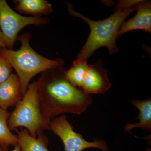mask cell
<instances>
[{
  "mask_svg": "<svg viewBox=\"0 0 151 151\" xmlns=\"http://www.w3.org/2000/svg\"><path fill=\"white\" fill-rule=\"evenodd\" d=\"M63 66L42 72L36 81L42 115L48 122L64 113L80 115L92 104V95L70 84Z\"/></svg>",
  "mask_w": 151,
  "mask_h": 151,
  "instance_id": "1",
  "label": "cell"
},
{
  "mask_svg": "<svg viewBox=\"0 0 151 151\" xmlns=\"http://www.w3.org/2000/svg\"><path fill=\"white\" fill-rule=\"evenodd\" d=\"M71 15L80 18L86 22L90 28V33L86 42L78 55L77 60H87L97 49L106 47L110 54L119 51L116 40L119 38L120 27L131 13L136 11L135 6L122 11H116L113 14L103 20H92L73 10L70 4L68 5Z\"/></svg>",
  "mask_w": 151,
  "mask_h": 151,
  "instance_id": "2",
  "label": "cell"
},
{
  "mask_svg": "<svg viewBox=\"0 0 151 151\" xmlns=\"http://www.w3.org/2000/svg\"><path fill=\"white\" fill-rule=\"evenodd\" d=\"M31 35L28 33L17 37L21 46L17 50L0 49L4 55L17 72L21 82V93L23 96L32 79L38 73L63 66L61 60L48 59L36 52L29 44Z\"/></svg>",
  "mask_w": 151,
  "mask_h": 151,
  "instance_id": "3",
  "label": "cell"
},
{
  "mask_svg": "<svg viewBox=\"0 0 151 151\" xmlns=\"http://www.w3.org/2000/svg\"><path fill=\"white\" fill-rule=\"evenodd\" d=\"M41 110L37 92V83L34 81L28 86L22 98L16 105L8 121L11 130L24 127L31 136L36 138L44 130L49 129V124Z\"/></svg>",
  "mask_w": 151,
  "mask_h": 151,
  "instance_id": "4",
  "label": "cell"
},
{
  "mask_svg": "<svg viewBox=\"0 0 151 151\" xmlns=\"http://www.w3.org/2000/svg\"><path fill=\"white\" fill-rule=\"evenodd\" d=\"M49 129L60 138L64 145V151H83L88 148L97 149L102 151L109 150L104 140L96 139L93 142H89L81 134L75 132L65 115L52 120L49 124Z\"/></svg>",
  "mask_w": 151,
  "mask_h": 151,
  "instance_id": "5",
  "label": "cell"
},
{
  "mask_svg": "<svg viewBox=\"0 0 151 151\" xmlns=\"http://www.w3.org/2000/svg\"><path fill=\"white\" fill-rule=\"evenodd\" d=\"M48 22L45 18L21 15L11 8L5 0H0V29L5 39L6 48L12 50L18 34L24 27Z\"/></svg>",
  "mask_w": 151,
  "mask_h": 151,
  "instance_id": "6",
  "label": "cell"
},
{
  "mask_svg": "<svg viewBox=\"0 0 151 151\" xmlns=\"http://www.w3.org/2000/svg\"><path fill=\"white\" fill-rule=\"evenodd\" d=\"M112 86L107 70L103 67L101 60L88 65V70L81 88L84 93L90 95L103 94Z\"/></svg>",
  "mask_w": 151,
  "mask_h": 151,
  "instance_id": "7",
  "label": "cell"
},
{
  "mask_svg": "<svg viewBox=\"0 0 151 151\" xmlns=\"http://www.w3.org/2000/svg\"><path fill=\"white\" fill-rule=\"evenodd\" d=\"M137 14L134 17L124 22L119 32V37L132 31L142 30L151 32V1H140L135 5Z\"/></svg>",
  "mask_w": 151,
  "mask_h": 151,
  "instance_id": "8",
  "label": "cell"
},
{
  "mask_svg": "<svg viewBox=\"0 0 151 151\" xmlns=\"http://www.w3.org/2000/svg\"><path fill=\"white\" fill-rule=\"evenodd\" d=\"M21 82L18 76L12 73L6 80L0 84V108L7 110L16 105L22 98Z\"/></svg>",
  "mask_w": 151,
  "mask_h": 151,
  "instance_id": "9",
  "label": "cell"
},
{
  "mask_svg": "<svg viewBox=\"0 0 151 151\" xmlns=\"http://www.w3.org/2000/svg\"><path fill=\"white\" fill-rule=\"evenodd\" d=\"M132 105L139 111L136 119L138 123H128L124 127L126 133L130 132L135 128H140L151 132V97L144 100H132Z\"/></svg>",
  "mask_w": 151,
  "mask_h": 151,
  "instance_id": "10",
  "label": "cell"
},
{
  "mask_svg": "<svg viewBox=\"0 0 151 151\" xmlns=\"http://www.w3.org/2000/svg\"><path fill=\"white\" fill-rule=\"evenodd\" d=\"M16 132L21 151H50L47 148V139L42 133L38 135L37 138L31 136L26 129L17 130Z\"/></svg>",
  "mask_w": 151,
  "mask_h": 151,
  "instance_id": "11",
  "label": "cell"
},
{
  "mask_svg": "<svg viewBox=\"0 0 151 151\" xmlns=\"http://www.w3.org/2000/svg\"><path fill=\"white\" fill-rule=\"evenodd\" d=\"M15 8L22 13L40 17L53 12L51 4L45 0H17L14 1Z\"/></svg>",
  "mask_w": 151,
  "mask_h": 151,
  "instance_id": "12",
  "label": "cell"
},
{
  "mask_svg": "<svg viewBox=\"0 0 151 151\" xmlns=\"http://www.w3.org/2000/svg\"><path fill=\"white\" fill-rule=\"evenodd\" d=\"M10 115L7 110L0 108V147L4 150L18 144L17 137L12 133L9 127L8 121Z\"/></svg>",
  "mask_w": 151,
  "mask_h": 151,
  "instance_id": "13",
  "label": "cell"
},
{
  "mask_svg": "<svg viewBox=\"0 0 151 151\" xmlns=\"http://www.w3.org/2000/svg\"><path fill=\"white\" fill-rule=\"evenodd\" d=\"M88 65L87 60H76L71 67L65 70V77L70 84L81 89L88 70Z\"/></svg>",
  "mask_w": 151,
  "mask_h": 151,
  "instance_id": "14",
  "label": "cell"
},
{
  "mask_svg": "<svg viewBox=\"0 0 151 151\" xmlns=\"http://www.w3.org/2000/svg\"><path fill=\"white\" fill-rule=\"evenodd\" d=\"M12 68L7 59L0 52V84L9 77L12 74Z\"/></svg>",
  "mask_w": 151,
  "mask_h": 151,
  "instance_id": "15",
  "label": "cell"
},
{
  "mask_svg": "<svg viewBox=\"0 0 151 151\" xmlns=\"http://www.w3.org/2000/svg\"><path fill=\"white\" fill-rule=\"evenodd\" d=\"M140 1H120L116 7V11H122L134 6Z\"/></svg>",
  "mask_w": 151,
  "mask_h": 151,
  "instance_id": "16",
  "label": "cell"
},
{
  "mask_svg": "<svg viewBox=\"0 0 151 151\" xmlns=\"http://www.w3.org/2000/svg\"><path fill=\"white\" fill-rule=\"evenodd\" d=\"M1 48H6V44L4 37L0 29V49Z\"/></svg>",
  "mask_w": 151,
  "mask_h": 151,
  "instance_id": "17",
  "label": "cell"
},
{
  "mask_svg": "<svg viewBox=\"0 0 151 151\" xmlns=\"http://www.w3.org/2000/svg\"><path fill=\"white\" fill-rule=\"evenodd\" d=\"M12 151H21L20 146L19 145V144L14 146V148Z\"/></svg>",
  "mask_w": 151,
  "mask_h": 151,
  "instance_id": "18",
  "label": "cell"
},
{
  "mask_svg": "<svg viewBox=\"0 0 151 151\" xmlns=\"http://www.w3.org/2000/svg\"><path fill=\"white\" fill-rule=\"evenodd\" d=\"M145 151H151V149L150 147H147Z\"/></svg>",
  "mask_w": 151,
  "mask_h": 151,
  "instance_id": "19",
  "label": "cell"
},
{
  "mask_svg": "<svg viewBox=\"0 0 151 151\" xmlns=\"http://www.w3.org/2000/svg\"><path fill=\"white\" fill-rule=\"evenodd\" d=\"M0 151H2L1 150V149H0Z\"/></svg>",
  "mask_w": 151,
  "mask_h": 151,
  "instance_id": "20",
  "label": "cell"
}]
</instances>
